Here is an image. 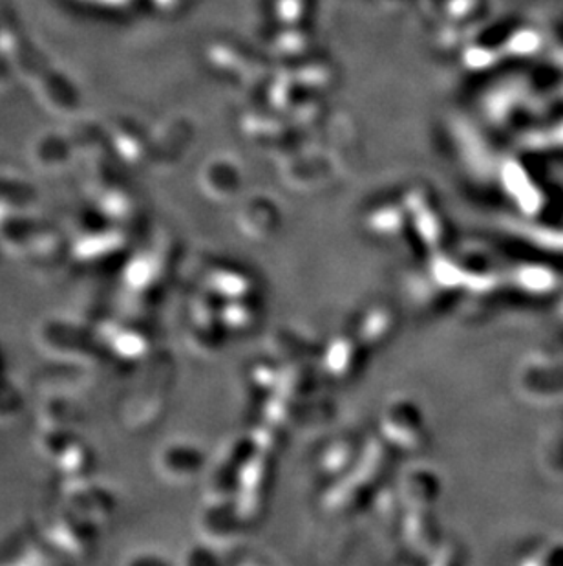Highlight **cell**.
Segmentation results:
<instances>
[{
	"label": "cell",
	"instance_id": "cell-6",
	"mask_svg": "<svg viewBox=\"0 0 563 566\" xmlns=\"http://www.w3.org/2000/svg\"><path fill=\"white\" fill-rule=\"evenodd\" d=\"M96 334L107 348L113 364H136L147 354L144 332L123 317H107L97 325Z\"/></svg>",
	"mask_w": 563,
	"mask_h": 566
},
{
	"label": "cell",
	"instance_id": "cell-7",
	"mask_svg": "<svg viewBox=\"0 0 563 566\" xmlns=\"http://www.w3.org/2000/svg\"><path fill=\"white\" fill-rule=\"evenodd\" d=\"M21 261L26 262L32 272L54 275L66 262H72L70 237L64 235V231L39 224Z\"/></svg>",
	"mask_w": 563,
	"mask_h": 566
},
{
	"label": "cell",
	"instance_id": "cell-5",
	"mask_svg": "<svg viewBox=\"0 0 563 566\" xmlns=\"http://www.w3.org/2000/svg\"><path fill=\"white\" fill-rule=\"evenodd\" d=\"M99 370L81 365L54 364L33 378V387L41 396H66L79 400L96 389Z\"/></svg>",
	"mask_w": 563,
	"mask_h": 566
},
{
	"label": "cell",
	"instance_id": "cell-13",
	"mask_svg": "<svg viewBox=\"0 0 563 566\" xmlns=\"http://www.w3.org/2000/svg\"><path fill=\"white\" fill-rule=\"evenodd\" d=\"M0 256H2V250H0Z\"/></svg>",
	"mask_w": 563,
	"mask_h": 566
},
{
	"label": "cell",
	"instance_id": "cell-8",
	"mask_svg": "<svg viewBox=\"0 0 563 566\" xmlns=\"http://www.w3.org/2000/svg\"><path fill=\"white\" fill-rule=\"evenodd\" d=\"M35 420L39 429L77 433V429L85 423V412L74 398L41 396V403L35 409Z\"/></svg>",
	"mask_w": 563,
	"mask_h": 566
},
{
	"label": "cell",
	"instance_id": "cell-1",
	"mask_svg": "<svg viewBox=\"0 0 563 566\" xmlns=\"http://www.w3.org/2000/svg\"><path fill=\"white\" fill-rule=\"evenodd\" d=\"M33 343L52 364L81 365L97 370L113 364L96 332L74 321L59 317L39 321L33 328Z\"/></svg>",
	"mask_w": 563,
	"mask_h": 566
},
{
	"label": "cell",
	"instance_id": "cell-11",
	"mask_svg": "<svg viewBox=\"0 0 563 566\" xmlns=\"http://www.w3.org/2000/svg\"><path fill=\"white\" fill-rule=\"evenodd\" d=\"M33 530L17 528L0 539V565H21L26 556Z\"/></svg>",
	"mask_w": 563,
	"mask_h": 566
},
{
	"label": "cell",
	"instance_id": "cell-3",
	"mask_svg": "<svg viewBox=\"0 0 563 566\" xmlns=\"http://www.w3.org/2000/svg\"><path fill=\"white\" fill-rule=\"evenodd\" d=\"M43 535L63 559H88L96 554L99 541V530L66 506L50 517Z\"/></svg>",
	"mask_w": 563,
	"mask_h": 566
},
{
	"label": "cell",
	"instance_id": "cell-2",
	"mask_svg": "<svg viewBox=\"0 0 563 566\" xmlns=\"http://www.w3.org/2000/svg\"><path fill=\"white\" fill-rule=\"evenodd\" d=\"M127 244V231L123 226L114 222L94 228L86 226L70 237V255L72 262L83 268L107 266L108 262L121 261Z\"/></svg>",
	"mask_w": 563,
	"mask_h": 566
},
{
	"label": "cell",
	"instance_id": "cell-12",
	"mask_svg": "<svg viewBox=\"0 0 563 566\" xmlns=\"http://www.w3.org/2000/svg\"><path fill=\"white\" fill-rule=\"evenodd\" d=\"M24 411V398L17 387L0 378V428L15 423Z\"/></svg>",
	"mask_w": 563,
	"mask_h": 566
},
{
	"label": "cell",
	"instance_id": "cell-9",
	"mask_svg": "<svg viewBox=\"0 0 563 566\" xmlns=\"http://www.w3.org/2000/svg\"><path fill=\"white\" fill-rule=\"evenodd\" d=\"M50 464L54 465L63 481H83L91 479L96 470V453L79 434L75 433L59 449Z\"/></svg>",
	"mask_w": 563,
	"mask_h": 566
},
{
	"label": "cell",
	"instance_id": "cell-4",
	"mask_svg": "<svg viewBox=\"0 0 563 566\" xmlns=\"http://www.w3.org/2000/svg\"><path fill=\"white\" fill-rule=\"evenodd\" d=\"M63 506L85 518L86 523L96 526L99 532L113 523L117 507L113 493L92 482V479L64 481Z\"/></svg>",
	"mask_w": 563,
	"mask_h": 566
},
{
	"label": "cell",
	"instance_id": "cell-10",
	"mask_svg": "<svg viewBox=\"0 0 563 566\" xmlns=\"http://www.w3.org/2000/svg\"><path fill=\"white\" fill-rule=\"evenodd\" d=\"M38 222L28 219L26 214L0 219V250L6 255L22 259L32 242Z\"/></svg>",
	"mask_w": 563,
	"mask_h": 566
}]
</instances>
